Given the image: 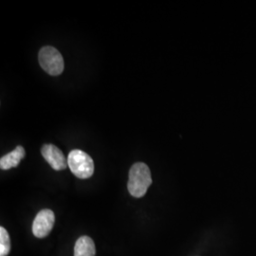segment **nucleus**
<instances>
[{"label":"nucleus","mask_w":256,"mask_h":256,"mask_svg":"<svg viewBox=\"0 0 256 256\" xmlns=\"http://www.w3.org/2000/svg\"><path fill=\"white\" fill-rule=\"evenodd\" d=\"M152 184V176L149 167L144 162L132 165L129 171L128 188L130 194L134 198H142Z\"/></svg>","instance_id":"1"},{"label":"nucleus","mask_w":256,"mask_h":256,"mask_svg":"<svg viewBox=\"0 0 256 256\" xmlns=\"http://www.w3.org/2000/svg\"><path fill=\"white\" fill-rule=\"evenodd\" d=\"M68 165L78 178H90L94 173V162L92 156L82 150H72L68 156Z\"/></svg>","instance_id":"2"},{"label":"nucleus","mask_w":256,"mask_h":256,"mask_svg":"<svg viewBox=\"0 0 256 256\" xmlns=\"http://www.w3.org/2000/svg\"><path fill=\"white\" fill-rule=\"evenodd\" d=\"M39 63L46 74L57 76L63 72L64 59L54 46H44L39 52Z\"/></svg>","instance_id":"3"},{"label":"nucleus","mask_w":256,"mask_h":256,"mask_svg":"<svg viewBox=\"0 0 256 256\" xmlns=\"http://www.w3.org/2000/svg\"><path fill=\"white\" fill-rule=\"evenodd\" d=\"M54 212L48 209L40 210L34 220L32 232L37 238H44L50 234L54 225Z\"/></svg>","instance_id":"4"},{"label":"nucleus","mask_w":256,"mask_h":256,"mask_svg":"<svg viewBox=\"0 0 256 256\" xmlns=\"http://www.w3.org/2000/svg\"><path fill=\"white\" fill-rule=\"evenodd\" d=\"M41 153L44 158L56 171L64 170L68 165V160L63 152L54 144H45L41 148Z\"/></svg>","instance_id":"5"},{"label":"nucleus","mask_w":256,"mask_h":256,"mask_svg":"<svg viewBox=\"0 0 256 256\" xmlns=\"http://www.w3.org/2000/svg\"><path fill=\"white\" fill-rule=\"evenodd\" d=\"M26 152L22 146H18L9 154L3 156L0 158V167L2 170H9L10 168L16 167L20 164V160L25 156Z\"/></svg>","instance_id":"6"},{"label":"nucleus","mask_w":256,"mask_h":256,"mask_svg":"<svg viewBox=\"0 0 256 256\" xmlns=\"http://www.w3.org/2000/svg\"><path fill=\"white\" fill-rule=\"evenodd\" d=\"M95 244L90 236L79 238L74 247V256H95Z\"/></svg>","instance_id":"7"},{"label":"nucleus","mask_w":256,"mask_h":256,"mask_svg":"<svg viewBox=\"0 0 256 256\" xmlns=\"http://www.w3.org/2000/svg\"><path fill=\"white\" fill-rule=\"evenodd\" d=\"M10 250V239L7 230L0 228V256H7Z\"/></svg>","instance_id":"8"}]
</instances>
